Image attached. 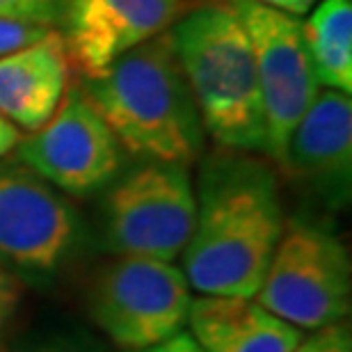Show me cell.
<instances>
[{"mask_svg":"<svg viewBox=\"0 0 352 352\" xmlns=\"http://www.w3.org/2000/svg\"><path fill=\"white\" fill-rule=\"evenodd\" d=\"M195 197V227L183 250L190 288L254 298L286 227L272 167L238 151L213 153L201 163Z\"/></svg>","mask_w":352,"mask_h":352,"instance_id":"obj_1","label":"cell"},{"mask_svg":"<svg viewBox=\"0 0 352 352\" xmlns=\"http://www.w3.org/2000/svg\"><path fill=\"white\" fill-rule=\"evenodd\" d=\"M78 87L131 153L179 165L199 158L201 117L170 32L135 46Z\"/></svg>","mask_w":352,"mask_h":352,"instance_id":"obj_2","label":"cell"},{"mask_svg":"<svg viewBox=\"0 0 352 352\" xmlns=\"http://www.w3.org/2000/svg\"><path fill=\"white\" fill-rule=\"evenodd\" d=\"M201 126L227 151L265 153V119L250 37L229 3L186 10L170 30Z\"/></svg>","mask_w":352,"mask_h":352,"instance_id":"obj_3","label":"cell"},{"mask_svg":"<svg viewBox=\"0 0 352 352\" xmlns=\"http://www.w3.org/2000/svg\"><path fill=\"white\" fill-rule=\"evenodd\" d=\"M195 215L197 197L188 165L146 160L105 195V243L119 256L174 261L192 236Z\"/></svg>","mask_w":352,"mask_h":352,"instance_id":"obj_4","label":"cell"},{"mask_svg":"<svg viewBox=\"0 0 352 352\" xmlns=\"http://www.w3.org/2000/svg\"><path fill=\"white\" fill-rule=\"evenodd\" d=\"M254 300L298 329L341 322L350 309L346 245L318 224H288Z\"/></svg>","mask_w":352,"mask_h":352,"instance_id":"obj_5","label":"cell"},{"mask_svg":"<svg viewBox=\"0 0 352 352\" xmlns=\"http://www.w3.org/2000/svg\"><path fill=\"white\" fill-rule=\"evenodd\" d=\"M192 288L172 261L119 256L96 279L91 314L117 348L140 352L181 334Z\"/></svg>","mask_w":352,"mask_h":352,"instance_id":"obj_6","label":"cell"},{"mask_svg":"<svg viewBox=\"0 0 352 352\" xmlns=\"http://www.w3.org/2000/svg\"><path fill=\"white\" fill-rule=\"evenodd\" d=\"M254 51L265 119V153L279 163L302 115L320 91L298 16L254 0H229Z\"/></svg>","mask_w":352,"mask_h":352,"instance_id":"obj_7","label":"cell"},{"mask_svg":"<svg viewBox=\"0 0 352 352\" xmlns=\"http://www.w3.org/2000/svg\"><path fill=\"white\" fill-rule=\"evenodd\" d=\"M14 151L19 163L72 197L98 192L122 170V144L78 85L65 91L53 117L21 138Z\"/></svg>","mask_w":352,"mask_h":352,"instance_id":"obj_8","label":"cell"},{"mask_svg":"<svg viewBox=\"0 0 352 352\" xmlns=\"http://www.w3.org/2000/svg\"><path fill=\"white\" fill-rule=\"evenodd\" d=\"M80 215L65 195L16 158L0 163V265L58 270L80 241Z\"/></svg>","mask_w":352,"mask_h":352,"instance_id":"obj_9","label":"cell"},{"mask_svg":"<svg viewBox=\"0 0 352 352\" xmlns=\"http://www.w3.org/2000/svg\"><path fill=\"white\" fill-rule=\"evenodd\" d=\"M186 10L188 0H69L58 30L69 65L80 78H94L135 46L170 30Z\"/></svg>","mask_w":352,"mask_h":352,"instance_id":"obj_10","label":"cell"},{"mask_svg":"<svg viewBox=\"0 0 352 352\" xmlns=\"http://www.w3.org/2000/svg\"><path fill=\"white\" fill-rule=\"evenodd\" d=\"M279 165L291 179L316 188L325 199L346 201L352 172V98L318 91L286 142Z\"/></svg>","mask_w":352,"mask_h":352,"instance_id":"obj_11","label":"cell"},{"mask_svg":"<svg viewBox=\"0 0 352 352\" xmlns=\"http://www.w3.org/2000/svg\"><path fill=\"white\" fill-rule=\"evenodd\" d=\"M69 72L58 28L37 44L0 58V115L30 133L41 129L65 96Z\"/></svg>","mask_w":352,"mask_h":352,"instance_id":"obj_12","label":"cell"},{"mask_svg":"<svg viewBox=\"0 0 352 352\" xmlns=\"http://www.w3.org/2000/svg\"><path fill=\"white\" fill-rule=\"evenodd\" d=\"M190 336L204 352H293L302 332L254 298L201 295L188 316Z\"/></svg>","mask_w":352,"mask_h":352,"instance_id":"obj_13","label":"cell"},{"mask_svg":"<svg viewBox=\"0 0 352 352\" xmlns=\"http://www.w3.org/2000/svg\"><path fill=\"white\" fill-rule=\"evenodd\" d=\"M305 25L309 58L318 85L352 91V3L318 0Z\"/></svg>","mask_w":352,"mask_h":352,"instance_id":"obj_14","label":"cell"},{"mask_svg":"<svg viewBox=\"0 0 352 352\" xmlns=\"http://www.w3.org/2000/svg\"><path fill=\"white\" fill-rule=\"evenodd\" d=\"M69 0H0V16L60 28Z\"/></svg>","mask_w":352,"mask_h":352,"instance_id":"obj_15","label":"cell"},{"mask_svg":"<svg viewBox=\"0 0 352 352\" xmlns=\"http://www.w3.org/2000/svg\"><path fill=\"white\" fill-rule=\"evenodd\" d=\"M53 28L30 23V21H21V19H3L0 16V58L12 55L16 51L37 44L51 32Z\"/></svg>","mask_w":352,"mask_h":352,"instance_id":"obj_16","label":"cell"},{"mask_svg":"<svg viewBox=\"0 0 352 352\" xmlns=\"http://www.w3.org/2000/svg\"><path fill=\"white\" fill-rule=\"evenodd\" d=\"M293 352H352L350 332L341 322L311 329V334L300 339Z\"/></svg>","mask_w":352,"mask_h":352,"instance_id":"obj_17","label":"cell"},{"mask_svg":"<svg viewBox=\"0 0 352 352\" xmlns=\"http://www.w3.org/2000/svg\"><path fill=\"white\" fill-rule=\"evenodd\" d=\"M16 305H19V284L12 279V274L0 265V329L12 318Z\"/></svg>","mask_w":352,"mask_h":352,"instance_id":"obj_18","label":"cell"},{"mask_svg":"<svg viewBox=\"0 0 352 352\" xmlns=\"http://www.w3.org/2000/svg\"><path fill=\"white\" fill-rule=\"evenodd\" d=\"M7 352H89V350L69 339H62V336H53V339L23 343V346H16Z\"/></svg>","mask_w":352,"mask_h":352,"instance_id":"obj_19","label":"cell"},{"mask_svg":"<svg viewBox=\"0 0 352 352\" xmlns=\"http://www.w3.org/2000/svg\"><path fill=\"white\" fill-rule=\"evenodd\" d=\"M140 352H204V350L197 346V341L192 336L181 332V334L172 336V339L158 343V346H151V348L140 350Z\"/></svg>","mask_w":352,"mask_h":352,"instance_id":"obj_20","label":"cell"},{"mask_svg":"<svg viewBox=\"0 0 352 352\" xmlns=\"http://www.w3.org/2000/svg\"><path fill=\"white\" fill-rule=\"evenodd\" d=\"M254 3H261L265 7H272V10L293 14V16H302V14L311 12V7L318 3V0H254Z\"/></svg>","mask_w":352,"mask_h":352,"instance_id":"obj_21","label":"cell"},{"mask_svg":"<svg viewBox=\"0 0 352 352\" xmlns=\"http://www.w3.org/2000/svg\"><path fill=\"white\" fill-rule=\"evenodd\" d=\"M19 140H21L19 129L7 117L0 115V158H5L7 153L16 149Z\"/></svg>","mask_w":352,"mask_h":352,"instance_id":"obj_22","label":"cell"}]
</instances>
